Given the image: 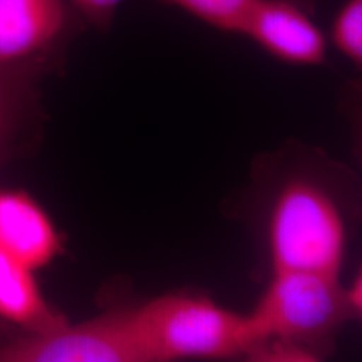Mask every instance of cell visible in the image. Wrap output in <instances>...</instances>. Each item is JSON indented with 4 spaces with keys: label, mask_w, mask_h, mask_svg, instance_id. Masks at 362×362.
I'll return each instance as SVG.
<instances>
[{
    "label": "cell",
    "mask_w": 362,
    "mask_h": 362,
    "mask_svg": "<svg viewBox=\"0 0 362 362\" xmlns=\"http://www.w3.org/2000/svg\"><path fill=\"white\" fill-rule=\"evenodd\" d=\"M1 329H4V327H3V326H1V325H0V330H1Z\"/></svg>",
    "instance_id": "5bb4252c"
},
{
    "label": "cell",
    "mask_w": 362,
    "mask_h": 362,
    "mask_svg": "<svg viewBox=\"0 0 362 362\" xmlns=\"http://www.w3.org/2000/svg\"><path fill=\"white\" fill-rule=\"evenodd\" d=\"M240 34L291 65H321L326 57V38L313 0H259Z\"/></svg>",
    "instance_id": "8992f818"
},
{
    "label": "cell",
    "mask_w": 362,
    "mask_h": 362,
    "mask_svg": "<svg viewBox=\"0 0 362 362\" xmlns=\"http://www.w3.org/2000/svg\"><path fill=\"white\" fill-rule=\"evenodd\" d=\"M354 315L339 276L309 272H272L255 309L247 314L252 351L269 342L311 351L313 344Z\"/></svg>",
    "instance_id": "3957f363"
},
{
    "label": "cell",
    "mask_w": 362,
    "mask_h": 362,
    "mask_svg": "<svg viewBox=\"0 0 362 362\" xmlns=\"http://www.w3.org/2000/svg\"><path fill=\"white\" fill-rule=\"evenodd\" d=\"M39 79L31 73L0 66V146L31 133L38 125Z\"/></svg>",
    "instance_id": "9c48e42d"
},
{
    "label": "cell",
    "mask_w": 362,
    "mask_h": 362,
    "mask_svg": "<svg viewBox=\"0 0 362 362\" xmlns=\"http://www.w3.org/2000/svg\"><path fill=\"white\" fill-rule=\"evenodd\" d=\"M85 27L66 0H0V66L45 77Z\"/></svg>",
    "instance_id": "5b68a950"
},
{
    "label": "cell",
    "mask_w": 362,
    "mask_h": 362,
    "mask_svg": "<svg viewBox=\"0 0 362 362\" xmlns=\"http://www.w3.org/2000/svg\"><path fill=\"white\" fill-rule=\"evenodd\" d=\"M267 242L272 272L339 276L348 246L345 216L324 185L296 176L272 199Z\"/></svg>",
    "instance_id": "6da1fadb"
},
{
    "label": "cell",
    "mask_w": 362,
    "mask_h": 362,
    "mask_svg": "<svg viewBox=\"0 0 362 362\" xmlns=\"http://www.w3.org/2000/svg\"><path fill=\"white\" fill-rule=\"evenodd\" d=\"M146 362L248 356L252 337L247 314L196 294H165L133 306Z\"/></svg>",
    "instance_id": "7a4b0ae2"
},
{
    "label": "cell",
    "mask_w": 362,
    "mask_h": 362,
    "mask_svg": "<svg viewBox=\"0 0 362 362\" xmlns=\"http://www.w3.org/2000/svg\"><path fill=\"white\" fill-rule=\"evenodd\" d=\"M0 251L34 272L64 252L52 216L23 189H0Z\"/></svg>",
    "instance_id": "52a82bcc"
},
{
    "label": "cell",
    "mask_w": 362,
    "mask_h": 362,
    "mask_svg": "<svg viewBox=\"0 0 362 362\" xmlns=\"http://www.w3.org/2000/svg\"><path fill=\"white\" fill-rule=\"evenodd\" d=\"M180 7L209 26L240 34L248 13L259 0H160Z\"/></svg>",
    "instance_id": "30bf717a"
},
{
    "label": "cell",
    "mask_w": 362,
    "mask_h": 362,
    "mask_svg": "<svg viewBox=\"0 0 362 362\" xmlns=\"http://www.w3.org/2000/svg\"><path fill=\"white\" fill-rule=\"evenodd\" d=\"M344 294L350 310L354 315H357L361 311L362 306V281L360 275L356 276L351 284L344 288Z\"/></svg>",
    "instance_id": "4fadbf2b"
},
{
    "label": "cell",
    "mask_w": 362,
    "mask_h": 362,
    "mask_svg": "<svg viewBox=\"0 0 362 362\" xmlns=\"http://www.w3.org/2000/svg\"><path fill=\"white\" fill-rule=\"evenodd\" d=\"M86 26L94 27L101 33H107L112 27L118 6L124 0H66Z\"/></svg>",
    "instance_id": "7c38bea8"
},
{
    "label": "cell",
    "mask_w": 362,
    "mask_h": 362,
    "mask_svg": "<svg viewBox=\"0 0 362 362\" xmlns=\"http://www.w3.org/2000/svg\"><path fill=\"white\" fill-rule=\"evenodd\" d=\"M0 362H146L130 308L0 344Z\"/></svg>",
    "instance_id": "277c9868"
},
{
    "label": "cell",
    "mask_w": 362,
    "mask_h": 362,
    "mask_svg": "<svg viewBox=\"0 0 362 362\" xmlns=\"http://www.w3.org/2000/svg\"><path fill=\"white\" fill-rule=\"evenodd\" d=\"M332 43L353 65L362 64V0H345L337 11L332 30Z\"/></svg>",
    "instance_id": "8fae6325"
},
{
    "label": "cell",
    "mask_w": 362,
    "mask_h": 362,
    "mask_svg": "<svg viewBox=\"0 0 362 362\" xmlns=\"http://www.w3.org/2000/svg\"><path fill=\"white\" fill-rule=\"evenodd\" d=\"M0 320L38 336L54 332L67 320L42 294L34 270L0 251Z\"/></svg>",
    "instance_id": "ba28073f"
}]
</instances>
